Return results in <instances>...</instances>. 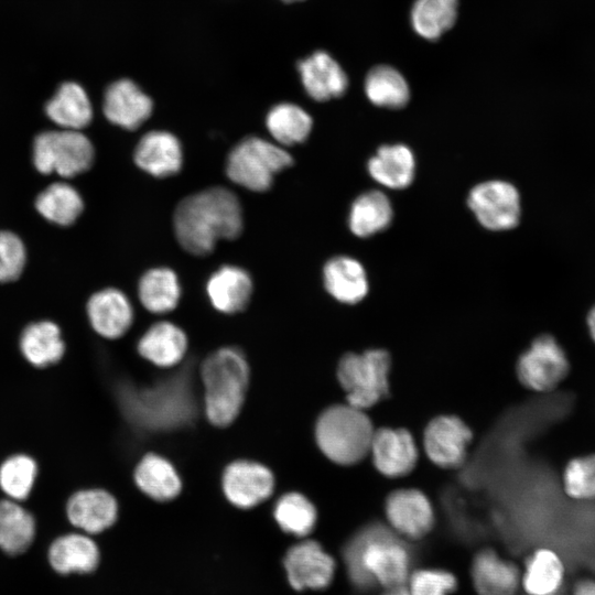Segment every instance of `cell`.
Masks as SVG:
<instances>
[{
	"label": "cell",
	"mask_w": 595,
	"mask_h": 595,
	"mask_svg": "<svg viewBox=\"0 0 595 595\" xmlns=\"http://www.w3.org/2000/svg\"><path fill=\"white\" fill-rule=\"evenodd\" d=\"M181 247L194 256L209 255L220 239H236L244 218L239 199L225 187H209L183 198L174 212Z\"/></svg>",
	"instance_id": "6da1fadb"
},
{
	"label": "cell",
	"mask_w": 595,
	"mask_h": 595,
	"mask_svg": "<svg viewBox=\"0 0 595 595\" xmlns=\"http://www.w3.org/2000/svg\"><path fill=\"white\" fill-rule=\"evenodd\" d=\"M127 416L148 431H165L191 423L196 414L190 377L178 372L151 386L122 390Z\"/></svg>",
	"instance_id": "7a4b0ae2"
},
{
	"label": "cell",
	"mask_w": 595,
	"mask_h": 595,
	"mask_svg": "<svg viewBox=\"0 0 595 595\" xmlns=\"http://www.w3.org/2000/svg\"><path fill=\"white\" fill-rule=\"evenodd\" d=\"M345 554L349 575L359 586L378 582L393 587L408 578L409 552L401 540L383 526H370L360 531Z\"/></svg>",
	"instance_id": "3957f363"
},
{
	"label": "cell",
	"mask_w": 595,
	"mask_h": 595,
	"mask_svg": "<svg viewBox=\"0 0 595 595\" xmlns=\"http://www.w3.org/2000/svg\"><path fill=\"white\" fill-rule=\"evenodd\" d=\"M204 407L216 426H227L238 416L249 382V367L241 351L224 347L203 363Z\"/></svg>",
	"instance_id": "277c9868"
},
{
	"label": "cell",
	"mask_w": 595,
	"mask_h": 595,
	"mask_svg": "<svg viewBox=\"0 0 595 595\" xmlns=\"http://www.w3.org/2000/svg\"><path fill=\"white\" fill-rule=\"evenodd\" d=\"M315 436L318 447L329 459L350 465L370 452L374 429L363 410L338 404L320 415Z\"/></svg>",
	"instance_id": "5b68a950"
},
{
	"label": "cell",
	"mask_w": 595,
	"mask_h": 595,
	"mask_svg": "<svg viewBox=\"0 0 595 595\" xmlns=\"http://www.w3.org/2000/svg\"><path fill=\"white\" fill-rule=\"evenodd\" d=\"M293 158L281 145L258 137L240 141L229 153L226 173L230 181L252 192H264L274 175L289 167Z\"/></svg>",
	"instance_id": "8992f818"
},
{
	"label": "cell",
	"mask_w": 595,
	"mask_h": 595,
	"mask_svg": "<svg viewBox=\"0 0 595 595\" xmlns=\"http://www.w3.org/2000/svg\"><path fill=\"white\" fill-rule=\"evenodd\" d=\"M389 368L390 356L381 349L345 355L338 364L337 376L348 404L364 410L385 398Z\"/></svg>",
	"instance_id": "52a82bcc"
},
{
	"label": "cell",
	"mask_w": 595,
	"mask_h": 595,
	"mask_svg": "<svg viewBox=\"0 0 595 595\" xmlns=\"http://www.w3.org/2000/svg\"><path fill=\"white\" fill-rule=\"evenodd\" d=\"M94 159L93 143L77 130L44 131L34 140L33 162L42 174L72 177L87 171Z\"/></svg>",
	"instance_id": "ba28073f"
},
{
	"label": "cell",
	"mask_w": 595,
	"mask_h": 595,
	"mask_svg": "<svg viewBox=\"0 0 595 595\" xmlns=\"http://www.w3.org/2000/svg\"><path fill=\"white\" fill-rule=\"evenodd\" d=\"M467 204L478 223L489 230H508L520 219V196L517 188L501 180H490L475 185Z\"/></svg>",
	"instance_id": "9c48e42d"
},
{
	"label": "cell",
	"mask_w": 595,
	"mask_h": 595,
	"mask_svg": "<svg viewBox=\"0 0 595 595\" xmlns=\"http://www.w3.org/2000/svg\"><path fill=\"white\" fill-rule=\"evenodd\" d=\"M569 370L564 350L550 335L536 338L517 364L520 381L540 392L554 389L567 376Z\"/></svg>",
	"instance_id": "30bf717a"
},
{
	"label": "cell",
	"mask_w": 595,
	"mask_h": 595,
	"mask_svg": "<svg viewBox=\"0 0 595 595\" xmlns=\"http://www.w3.org/2000/svg\"><path fill=\"white\" fill-rule=\"evenodd\" d=\"M274 489V476L264 465L251 461H235L223 474V490L238 508L248 509L269 498Z\"/></svg>",
	"instance_id": "8fae6325"
},
{
	"label": "cell",
	"mask_w": 595,
	"mask_h": 595,
	"mask_svg": "<svg viewBox=\"0 0 595 595\" xmlns=\"http://www.w3.org/2000/svg\"><path fill=\"white\" fill-rule=\"evenodd\" d=\"M284 569L293 588L298 591L305 587L318 589L331 583L335 562L317 542L306 540L293 545L286 552Z\"/></svg>",
	"instance_id": "7c38bea8"
},
{
	"label": "cell",
	"mask_w": 595,
	"mask_h": 595,
	"mask_svg": "<svg viewBox=\"0 0 595 595\" xmlns=\"http://www.w3.org/2000/svg\"><path fill=\"white\" fill-rule=\"evenodd\" d=\"M102 110L111 123L136 130L151 116L153 101L133 80L122 78L106 89Z\"/></svg>",
	"instance_id": "4fadbf2b"
},
{
	"label": "cell",
	"mask_w": 595,
	"mask_h": 595,
	"mask_svg": "<svg viewBox=\"0 0 595 595\" xmlns=\"http://www.w3.org/2000/svg\"><path fill=\"white\" fill-rule=\"evenodd\" d=\"M472 432L456 416H437L424 432V446L432 462L442 467H456L465 458Z\"/></svg>",
	"instance_id": "5bb4252c"
},
{
	"label": "cell",
	"mask_w": 595,
	"mask_h": 595,
	"mask_svg": "<svg viewBox=\"0 0 595 595\" xmlns=\"http://www.w3.org/2000/svg\"><path fill=\"white\" fill-rule=\"evenodd\" d=\"M118 505L105 489L87 488L74 493L66 502L68 521L85 533H99L113 524Z\"/></svg>",
	"instance_id": "9a60e30c"
},
{
	"label": "cell",
	"mask_w": 595,
	"mask_h": 595,
	"mask_svg": "<svg viewBox=\"0 0 595 595\" xmlns=\"http://www.w3.org/2000/svg\"><path fill=\"white\" fill-rule=\"evenodd\" d=\"M298 71L306 94L316 101L338 98L348 87L345 71L325 51H316L301 60Z\"/></svg>",
	"instance_id": "2e32d148"
},
{
	"label": "cell",
	"mask_w": 595,
	"mask_h": 595,
	"mask_svg": "<svg viewBox=\"0 0 595 595\" xmlns=\"http://www.w3.org/2000/svg\"><path fill=\"white\" fill-rule=\"evenodd\" d=\"M386 515L396 531L412 539L423 537L433 524L432 506L416 489L393 491L387 499Z\"/></svg>",
	"instance_id": "e0dca14e"
},
{
	"label": "cell",
	"mask_w": 595,
	"mask_h": 595,
	"mask_svg": "<svg viewBox=\"0 0 595 595\" xmlns=\"http://www.w3.org/2000/svg\"><path fill=\"white\" fill-rule=\"evenodd\" d=\"M370 452L377 469L390 477L408 474L418 458L411 434L402 429H380L374 432Z\"/></svg>",
	"instance_id": "ac0fdd59"
},
{
	"label": "cell",
	"mask_w": 595,
	"mask_h": 595,
	"mask_svg": "<svg viewBox=\"0 0 595 595\" xmlns=\"http://www.w3.org/2000/svg\"><path fill=\"white\" fill-rule=\"evenodd\" d=\"M88 320L100 336L115 339L131 326L133 310L129 299L117 289H105L90 296L87 303Z\"/></svg>",
	"instance_id": "d6986e66"
},
{
	"label": "cell",
	"mask_w": 595,
	"mask_h": 595,
	"mask_svg": "<svg viewBox=\"0 0 595 595\" xmlns=\"http://www.w3.org/2000/svg\"><path fill=\"white\" fill-rule=\"evenodd\" d=\"M134 162L141 170L154 177L174 175L183 164L182 145L171 132L150 131L137 144Z\"/></svg>",
	"instance_id": "ffe728a7"
},
{
	"label": "cell",
	"mask_w": 595,
	"mask_h": 595,
	"mask_svg": "<svg viewBox=\"0 0 595 595\" xmlns=\"http://www.w3.org/2000/svg\"><path fill=\"white\" fill-rule=\"evenodd\" d=\"M326 291L345 304L360 302L368 293V279L363 264L348 256L329 259L323 269Z\"/></svg>",
	"instance_id": "44dd1931"
},
{
	"label": "cell",
	"mask_w": 595,
	"mask_h": 595,
	"mask_svg": "<svg viewBox=\"0 0 595 595\" xmlns=\"http://www.w3.org/2000/svg\"><path fill=\"white\" fill-rule=\"evenodd\" d=\"M206 291L216 310L232 314L247 306L252 293V280L246 270L224 266L210 275Z\"/></svg>",
	"instance_id": "7402d4cb"
},
{
	"label": "cell",
	"mask_w": 595,
	"mask_h": 595,
	"mask_svg": "<svg viewBox=\"0 0 595 595\" xmlns=\"http://www.w3.org/2000/svg\"><path fill=\"white\" fill-rule=\"evenodd\" d=\"M367 170L378 184L391 190H402L414 178V154L404 144H385L369 159Z\"/></svg>",
	"instance_id": "603a6c76"
},
{
	"label": "cell",
	"mask_w": 595,
	"mask_h": 595,
	"mask_svg": "<svg viewBox=\"0 0 595 595\" xmlns=\"http://www.w3.org/2000/svg\"><path fill=\"white\" fill-rule=\"evenodd\" d=\"M48 562L61 574L88 573L99 562L95 541L85 533H67L55 539L48 549Z\"/></svg>",
	"instance_id": "cb8c5ba5"
},
{
	"label": "cell",
	"mask_w": 595,
	"mask_h": 595,
	"mask_svg": "<svg viewBox=\"0 0 595 595\" xmlns=\"http://www.w3.org/2000/svg\"><path fill=\"white\" fill-rule=\"evenodd\" d=\"M472 575L479 595H513L521 580L517 565L500 559L491 550L475 556Z\"/></svg>",
	"instance_id": "d4e9b609"
},
{
	"label": "cell",
	"mask_w": 595,
	"mask_h": 595,
	"mask_svg": "<svg viewBox=\"0 0 595 595\" xmlns=\"http://www.w3.org/2000/svg\"><path fill=\"white\" fill-rule=\"evenodd\" d=\"M19 346L25 360L36 368L58 363L65 353L61 329L52 321L29 324L21 333Z\"/></svg>",
	"instance_id": "484cf974"
},
{
	"label": "cell",
	"mask_w": 595,
	"mask_h": 595,
	"mask_svg": "<svg viewBox=\"0 0 595 595\" xmlns=\"http://www.w3.org/2000/svg\"><path fill=\"white\" fill-rule=\"evenodd\" d=\"M185 333L175 324L159 322L152 325L138 343L139 354L160 367L178 364L186 351Z\"/></svg>",
	"instance_id": "4316f807"
},
{
	"label": "cell",
	"mask_w": 595,
	"mask_h": 595,
	"mask_svg": "<svg viewBox=\"0 0 595 595\" xmlns=\"http://www.w3.org/2000/svg\"><path fill=\"white\" fill-rule=\"evenodd\" d=\"M565 580V564L552 549H537L527 560L520 584L528 595H556Z\"/></svg>",
	"instance_id": "83f0119b"
},
{
	"label": "cell",
	"mask_w": 595,
	"mask_h": 595,
	"mask_svg": "<svg viewBox=\"0 0 595 595\" xmlns=\"http://www.w3.org/2000/svg\"><path fill=\"white\" fill-rule=\"evenodd\" d=\"M47 117L63 129L86 128L93 119V107L85 89L73 82L64 83L45 106Z\"/></svg>",
	"instance_id": "f1b7e54d"
},
{
	"label": "cell",
	"mask_w": 595,
	"mask_h": 595,
	"mask_svg": "<svg viewBox=\"0 0 595 595\" xmlns=\"http://www.w3.org/2000/svg\"><path fill=\"white\" fill-rule=\"evenodd\" d=\"M134 482L142 493L158 501L175 498L182 488L175 467L166 458L152 453L138 463Z\"/></svg>",
	"instance_id": "f546056e"
},
{
	"label": "cell",
	"mask_w": 595,
	"mask_h": 595,
	"mask_svg": "<svg viewBox=\"0 0 595 595\" xmlns=\"http://www.w3.org/2000/svg\"><path fill=\"white\" fill-rule=\"evenodd\" d=\"M392 206L380 191L372 190L360 194L351 204L348 226L357 237H369L386 229L392 220Z\"/></svg>",
	"instance_id": "4dcf8cb0"
},
{
	"label": "cell",
	"mask_w": 595,
	"mask_h": 595,
	"mask_svg": "<svg viewBox=\"0 0 595 595\" xmlns=\"http://www.w3.org/2000/svg\"><path fill=\"white\" fill-rule=\"evenodd\" d=\"M35 536L31 512L12 499L0 500V549L9 554L25 551Z\"/></svg>",
	"instance_id": "1f68e13d"
},
{
	"label": "cell",
	"mask_w": 595,
	"mask_h": 595,
	"mask_svg": "<svg viewBox=\"0 0 595 595\" xmlns=\"http://www.w3.org/2000/svg\"><path fill=\"white\" fill-rule=\"evenodd\" d=\"M138 294L148 311L156 314L170 312L181 295L177 275L169 268L150 269L140 279Z\"/></svg>",
	"instance_id": "d6a6232c"
},
{
	"label": "cell",
	"mask_w": 595,
	"mask_h": 595,
	"mask_svg": "<svg viewBox=\"0 0 595 595\" xmlns=\"http://www.w3.org/2000/svg\"><path fill=\"white\" fill-rule=\"evenodd\" d=\"M365 94L378 107L398 109L410 99V88L402 74L388 65L371 68L365 79Z\"/></svg>",
	"instance_id": "836d02e7"
},
{
	"label": "cell",
	"mask_w": 595,
	"mask_h": 595,
	"mask_svg": "<svg viewBox=\"0 0 595 595\" xmlns=\"http://www.w3.org/2000/svg\"><path fill=\"white\" fill-rule=\"evenodd\" d=\"M266 126L279 144L294 145L306 140L313 120L302 107L292 102H280L267 113Z\"/></svg>",
	"instance_id": "e575fe53"
},
{
	"label": "cell",
	"mask_w": 595,
	"mask_h": 595,
	"mask_svg": "<svg viewBox=\"0 0 595 595\" xmlns=\"http://www.w3.org/2000/svg\"><path fill=\"white\" fill-rule=\"evenodd\" d=\"M458 0H415L411 9L413 30L423 39H440L455 23Z\"/></svg>",
	"instance_id": "d590c367"
},
{
	"label": "cell",
	"mask_w": 595,
	"mask_h": 595,
	"mask_svg": "<svg viewBox=\"0 0 595 595\" xmlns=\"http://www.w3.org/2000/svg\"><path fill=\"white\" fill-rule=\"evenodd\" d=\"M37 212L48 221L61 226L72 225L84 209L79 193L67 183H53L35 199Z\"/></svg>",
	"instance_id": "8d00e7d4"
},
{
	"label": "cell",
	"mask_w": 595,
	"mask_h": 595,
	"mask_svg": "<svg viewBox=\"0 0 595 595\" xmlns=\"http://www.w3.org/2000/svg\"><path fill=\"white\" fill-rule=\"evenodd\" d=\"M37 464L26 454H14L0 465V489L7 498L22 501L26 499L36 480Z\"/></svg>",
	"instance_id": "74e56055"
},
{
	"label": "cell",
	"mask_w": 595,
	"mask_h": 595,
	"mask_svg": "<svg viewBox=\"0 0 595 595\" xmlns=\"http://www.w3.org/2000/svg\"><path fill=\"white\" fill-rule=\"evenodd\" d=\"M274 518L285 532L305 537L315 527L316 509L302 494L288 493L277 501Z\"/></svg>",
	"instance_id": "f35d334b"
},
{
	"label": "cell",
	"mask_w": 595,
	"mask_h": 595,
	"mask_svg": "<svg viewBox=\"0 0 595 595\" xmlns=\"http://www.w3.org/2000/svg\"><path fill=\"white\" fill-rule=\"evenodd\" d=\"M565 493L580 500L595 499V454L570 461L564 469Z\"/></svg>",
	"instance_id": "ab89813d"
},
{
	"label": "cell",
	"mask_w": 595,
	"mask_h": 595,
	"mask_svg": "<svg viewBox=\"0 0 595 595\" xmlns=\"http://www.w3.org/2000/svg\"><path fill=\"white\" fill-rule=\"evenodd\" d=\"M26 252L22 240L13 232L0 230V282L17 280L25 266Z\"/></svg>",
	"instance_id": "60d3db41"
},
{
	"label": "cell",
	"mask_w": 595,
	"mask_h": 595,
	"mask_svg": "<svg viewBox=\"0 0 595 595\" xmlns=\"http://www.w3.org/2000/svg\"><path fill=\"white\" fill-rule=\"evenodd\" d=\"M455 576L443 570L422 569L412 573L409 581L411 595H447L456 588Z\"/></svg>",
	"instance_id": "b9f144b4"
},
{
	"label": "cell",
	"mask_w": 595,
	"mask_h": 595,
	"mask_svg": "<svg viewBox=\"0 0 595 595\" xmlns=\"http://www.w3.org/2000/svg\"><path fill=\"white\" fill-rule=\"evenodd\" d=\"M572 595H595V580L583 578L574 585Z\"/></svg>",
	"instance_id": "7bdbcfd3"
},
{
	"label": "cell",
	"mask_w": 595,
	"mask_h": 595,
	"mask_svg": "<svg viewBox=\"0 0 595 595\" xmlns=\"http://www.w3.org/2000/svg\"><path fill=\"white\" fill-rule=\"evenodd\" d=\"M587 325L593 340L595 342V306L587 315Z\"/></svg>",
	"instance_id": "ee69618b"
},
{
	"label": "cell",
	"mask_w": 595,
	"mask_h": 595,
	"mask_svg": "<svg viewBox=\"0 0 595 595\" xmlns=\"http://www.w3.org/2000/svg\"><path fill=\"white\" fill-rule=\"evenodd\" d=\"M383 595H411L409 588L403 587L402 585L389 587V591Z\"/></svg>",
	"instance_id": "f6af8a7d"
},
{
	"label": "cell",
	"mask_w": 595,
	"mask_h": 595,
	"mask_svg": "<svg viewBox=\"0 0 595 595\" xmlns=\"http://www.w3.org/2000/svg\"><path fill=\"white\" fill-rule=\"evenodd\" d=\"M282 1L291 3V2H299V1H303V0H282Z\"/></svg>",
	"instance_id": "bcb514c9"
}]
</instances>
